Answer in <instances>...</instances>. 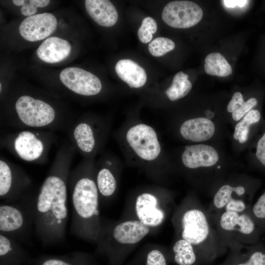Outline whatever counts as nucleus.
<instances>
[{
    "mask_svg": "<svg viewBox=\"0 0 265 265\" xmlns=\"http://www.w3.org/2000/svg\"><path fill=\"white\" fill-rule=\"evenodd\" d=\"M126 138L132 151L143 160L152 161L160 153L157 133L149 125L139 124L132 126L127 132Z\"/></svg>",
    "mask_w": 265,
    "mask_h": 265,
    "instance_id": "0eeeda50",
    "label": "nucleus"
},
{
    "mask_svg": "<svg viewBox=\"0 0 265 265\" xmlns=\"http://www.w3.org/2000/svg\"><path fill=\"white\" fill-rule=\"evenodd\" d=\"M97 186L99 192L104 196L112 195L116 188V181L111 172L107 168H102L97 176Z\"/></svg>",
    "mask_w": 265,
    "mask_h": 265,
    "instance_id": "c85d7f7f",
    "label": "nucleus"
},
{
    "mask_svg": "<svg viewBox=\"0 0 265 265\" xmlns=\"http://www.w3.org/2000/svg\"><path fill=\"white\" fill-rule=\"evenodd\" d=\"M31 260L25 250L7 235H0V265H27Z\"/></svg>",
    "mask_w": 265,
    "mask_h": 265,
    "instance_id": "a211bd4d",
    "label": "nucleus"
},
{
    "mask_svg": "<svg viewBox=\"0 0 265 265\" xmlns=\"http://www.w3.org/2000/svg\"><path fill=\"white\" fill-rule=\"evenodd\" d=\"M130 265H167L165 253L158 248H153L138 257Z\"/></svg>",
    "mask_w": 265,
    "mask_h": 265,
    "instance_id": "7c9ffc66",
    "label": "nucleus"
},
{
    "mask_svg": "<svg viewBox=\"0 0 265 265\" xmlns=\"http://www.w3.org/2000/svg\"><path fill=\"white\" fill-rule=\"evenodd\" d=\"M204 70L210 75L227 77L232 73V69L225 58L220 53H212L205 59Z\"/></svg>",
    "mask_w": 265,
    "mask_h": 265,
    "instance_id": "b1692460",
    "label": "nucleus"
},
{
    "mask_svg": "<svg viewBox=\"0 0 265 265\" xmlns=\"http://www.w3.org/2000/svg\"><path fill=\"white\" fill-rule=\"evenodd\" d=\"M187 74L182 71L178 72L174 77L171 86L165 91L171 101L178 100L185 97L192 88V83Z\"/></svg>",
    "mask_w": 265,
    "mask_h": 265,
    "instance_id": "bb28decb",
    "label": "nucleus"
},
{
    "mask_svg": "<svg viewBox=\"0 0 265 265\" xmlns=\"http://www.w3.org/2000/svg\"><path fill=\"white\" fill-rule=\"evenodd\" d=\"M115 70L119 78L131 88L142 87L147 80L144 69L133 60L124 59L119 60Z\"/></svg>",
    "mask_w": 265,
    "mask_h": 265,
    "instance_id": "aec40b11",
    "label": "nucleus"
},
{
    "mask_svg": "<svg viewBox=\"0 0 265 265\" xmlns=\"http://www.w3.org/2000/svg\"><path fill=\"white\" fill-rule=\"evenodd\" d=\"M71 45L67 40L57 37L47 38L36 50L38 56L49 63L59 62L66 58L71 51Z\"/></svg>",
    "mask_w": 265,
    "mask_h": 265,
    "instance_id": "dca6fc26",
    "label": "nucleus"
},
{
    "mask_svg": "<svg viewBox=\"0 0 265 265\" xmlns=\"http://www.w3.org/2000/svg\"><path fill=\"white\" fill-rule=\"evenodd\" d=\"M258 103L257 99L255 97H252L248 99L232 113L233 120L235 121L240 120L247 113L255 107Z\"/></svg>",
    "mask_w": 265,
    "mask_h": 265,
    "instance_id": "f704fd0d",
    "label": "nucleus"
},
{
    "mask_svg": "<svg viewBox=\"0 0 265 265\" xmlns=\"http://www.w3.org/2000/svg\"><path fill=\"white\" fill-rule=\"evenodd\" d=\"M248 0H224L223 3L224 5L228 8H234L236 6L242 7L246 5Z\"/></svg>",
    "mask_w": 265,
    "mask_h": 265,
    "instance_id": "4c0bfd02",
    "label": "nucleus"
},
{
    "mask_svg": "<svg viewBox=\"0 0 265 265\" xmlns=\"http://www.w3.org/2000/svg\"><path fill=\"white\" fill-rule=\"evenodd\" d=\"M135 210L138 220L150 228L160 225L165 218V212L159 207L158 198L150 193L144 192L137 197Z\"/></svg>",
    "mask_w": 265,
    "mask_h": 265,
    "instance_id": "9b49d317",
    "label": "nucleus"
},
{
    "mask_svg": "<svg viewBox=\"0 0 265 265\" xmlns=\"http://www.w3.org/2000/svg\"><path fill=\"white\" fill-rule=\"evenodd\" d=\"M172 221L178 237L191 244L199 255L212 257L227 249L207 209L196 198L185 200L175 212Z\"/></svg>",
    "mask_w": 265,
    "mask_h": 265,
    "instance_id": "f03ea898",
    "label": "nucleus"
},
{
    "mask_svg": "<svg viewBox=\"0 0 265 265\" xmlns=\"http://www.w3.org/2000/svg\"><path fill=\"white\" fill-rule=\"evenodd\" d=\"M157 30V24L156 21L150 17L143 19L141 26L138 31V37L143 43H147L153 38V34Z\"/></svg>",
    "mask_w": 265,
    "mask_h": 265,
    "instance_id": "72a5a7b5",
    "label": "nucleus"
},
{
    "mask_svg": "<svg viewBox=\"0 0 265 265\" xmlns=\"http://www.w3.org/2000/svg\"><path fill=\"white\" fill-rule=\"evenodd\" d=\"M255 157L262 167L265 169V132L257 142Z\"/></svg>",
    "mask_w": 265,
    "mask_h": 265,
    "instance_id": "c9c22d12",
    "label": "nucleus"
},
{
    "mask_svg": "<svg viewBox=\"0 0 265 265\" xmlns=\"http://www.w3.org/2000/svg\"><path fill=\"white\" fill-rule=\"evenodd\" d=\"M59 78L66 87L80 95H95L102 89L101 81L97 76L78 67L64 69L60 73Z\"/></svg>",
    "mask_w": 265,
    "mask_h": 265,
    "instance_id": "1a4fd4ad",
    "label": "nucleus"
},
{
    "mask_svg": "<svg viewBox=\"0 0 265 265\" xmlns=\"http://www.w3.org/2000/svg\"><path fill=\"white\" fill-rule=\"evenodd\" d=\"M172 252L173 259L178 265H193L199 255L191 244L180 238L174 242Z\"/></svg>",
    "mask_w": 265,
    "mask_h": 265,
    "instance_id": "4be33fe9",
    "label": "nucleus"
},
{
    "mask_svg": "<svg viewBox=\"0 0 265 265\" xmlns=\"http://www.w3.org/2000/svg\"><path fill=\"white\" fill-rule=\"evenodd\" d=\"M1 89H2L1 84L0 83V92L1 91Z\"/></svg>",
    "mask_w": 265,
    "mask_h": 265,
    "instance_id": "ea45409f",
    "label": "nucleus"
},
{
    "mask_svg": "<svg viewBox=\"0 0 265 265\" xmlns=\"http://www.w3.org/2000/svg\"><path fill=\"white\" fill-rule=\"evenodd\" d=\"M99 191L91 178L82 176L74 184L71 195V232L82 239L98 241L100 233Z\"/></svg>",
    "mask_w": 265,
    "mask_h": 265,
    "instance_id": "7ed1b4c3",
    "label": "nucleus"
},
{
    "mask_svg": "<svg viewBox=\"0 0 265 265\" xmlns=\"http://www.w3.org/2000/svg\"><path fill=\"white\" fill-rule=\"evenodd\" d=\"M26 217L17 206L1 204L0 206V231L4 235L18 233L25 227Z\"/></svg>",
    "mask_w": 265,
    "mask_h": 265,
    "instance_id": "6ab92c4d",
    "label": "nucleus"
},
{
    "mask_svg": "<svg viewBox=\"0 0 265 265\" xmlns=\"http://www.w3.org/2000/svg\"><path fill=\"white\" fill-rule=\"evenodd\" d=\"M244 102L242 94L239 92H235L227 106V110L229 112L232 113Z\"/></svg>",
    "mask_w": 265,
    "mask_h": 265,
    "instance_id": "e433bc0d",
    "label": "nucleus"
},
{
    "mask_svg": "<svg viewBox=\"0 0 265 265\" xmlns=\"http://www.w3.org/2000/svg\"><path fill=\"white\" fill-rule=\"evenodd\" d=\"M16 178L9 165L0 160V196L1 198H8L13 193L16 186Z\"/></svg>",
    "mask_w": 265,
    "mask_h": 265,
    "instance_id": "cd10ccee",
    "label": "nucleus"
},
{
    "mask_svg": "<svg viewBox=\"0 0 265 265\" xmlns=\"http://www.w3.org/2000/svg\"><path fill=\"white\" fill-rule=\"evenodd\" d=\"M15 109L19 121L29 127H46L52 124L56 117L55 110L50 104L27 95L18 99Z\"/></svg>",
    "mask_w": 265,
    "mask_h": 265,
    "instance_id": "423d86ee",
    "label": "nucleus"
},
{
    "mask_svg": "<svg viewBox=\"0 0 265 265\" xmlns=\"http://www.w3.org/2000/svg\"><path fill=\"white\" fill-rule=\"evenodd\" d=\"M249 212L262 236L265 235V191L252 205Z\"/></svg>",
    "mask_w": 265,
    "mask_h": 265,
    "instance_id": "c756f323",
    "label": "nucleus"
},
{
    "mask_svg": "<svg viewBox=\"0 0 265 265\" xmlns=\"http://www.w3.org/2000/svg\"><path fill=\"white\" fill-rule=\"evenodd\" d=\"M14 150L23 160L32 161L38 159L44 150L42 140L30 131L19 133L14 141Z\"/></svg>",
    "mask_w": 265,
    "mask_h": 265,
    "instance_id": "2eb2a0df",
    "label": "nucleus"
},
{
    "mask_svg": "<svg viewBox=\"0 0 265 265\" xmlns=\"http://www.w3.org/2000/svg\"><path fill=\"white\" fill-rule=\"evenodd\" d=\"M84 3L88 14L98 25L110 27L116 23L118 13L110 0H86Z\"/></svg>",
    "mask_w": 265,
    "mask_h": 265,
    "instance_id": "f3484780",
    "label": "nucleus"
},
{
    "mask_svg": "<svg viewBox=\"0 0 265 265\" xmlns=\"http://www.w3.org/2000/svg\"><path fill=\"white\" fill-rule=\"evenodd\" d=\"M218 160L217 151L211 146L203 144L186 147L182 155L184 165L190 169L212 167Z\"/></svg>",
    "mask_w": 265,
    "mask_h": 265,
    "instance_id": "f8f14e48",
    "label": "nucleus"
},
{
    "mask_svg": "<svg viewBox=\"0 0 265 265\" xmlns=\"http://www.w3.org/2000/svg\"><path fill=\"white\" fill-rule=\"evenodd\" d=\"M175 47L174 42L165 37H158L148 45V50L153 56L159 57L173 50Z\"/></svg>",
    "mask_w": 265,
    "mask_h": 265,
    "instance_id": "2f4dec72",
    "label": "nucleus"
},
{
    "mask_svg": "<svg viewBox=\"0 0 265 265\" xmlns=\"http://www.w3.org/2000/svg\"><path fill=\"white\" fill-rule=\"evenodd\" d=\"M57 20L52 13H43L26 17L21 23L19 31L21 36L30 42L45 39L55 30Z\"/></svg>",
    "mask_w": 265,
    "mask_h": 265,
    "instance_id": "9d476101",
    "label": "nucleus"
},
{
    "mask_svg": "<svg viewBox=\"0 0 265 265\" xmlns=\"http://www.w3.org/2000/svg\"><path fill=\"white\" fill-rule=\"evenodd\" d=\"M13 2L17 6H22L21 13L27 17H30L37 12L38 7L47 6L50 2L49 0H13Z\"/></svg>",
    "mask_w": 265,
    "mask_h": 265,
    "instance_id": "473e14b6",
    "label": "nucleus"
},
{
    "mask_svg": "<svg viewBox=\"0 0 265 265\" xmlns=\"http://www.w3.org/2000/svg\"><path fill=\"white\" fill-rule=\"evenodd\" d=\"M259 185V181L249 186L232 185L228 183L222 185L214 193L207 209L211 218L223 211L242 212L249 211Z\"/></svg>",
    "mask_w": 265,
    "mask_h": 265,
    "instance_id": "39448f33",
    "label": "nucleus"
},
{
    "mask_svg": "<svg viewBox=\"0 0 265 265\" xmlns=\"http://www.w3.org/2000/svg\"><path fill=\"white\" fill-rule=\"evenodd\" d=\"M34 265H97L92 255L74 252L61 256H41L34 261Z\"/></svg>",
    "mask_w": 265,
    "mask_h": 265,
    "instance_id": "412c9836",
    "label": "nucleus"
},
{
    "mask_svg": "<svg viewBox=\"0 0 265 265\" xmlns=\"http://www.w3.org/2000/svg\"><path fill=\"white\" fill-rule=\"evenodd\" d=\"M262 241H263V242L265 243V236L263 238H262Z\"/></svg>",
    "mask_w": 265,
    "mask_h": 265,
    "instance_id": "58836bf2",
    "label": "nucleus"
},
{
    "mask_svg": "<svg viewBox=\"0 0 265 265\" xmlns=\"http://www.w3.org/2000/svg\"><path fill=\"white\" fill-rule=\"evenodd\" d=\"M203 14L201 8L194 2L175 0L165 6L162 12V19L170 26L186 28L198 23Z\"/></svg>",
    "mask_w": 265,
    "mask_h": 265,
    "instance_id": "6e6552de",
    "label": "nucleus"
},
{
    "mask_svg": "<svg viewBox=\"0 0 265 265\" xmlns=\"http://www.w3.org/2000/svg\"><path fill=\"white\" fill-rule=\"evenodd\" d=\"M212 220L226 248L231 249L262 241V235L249 211L242 212L223 211Z\"/></svg>",
    "mask_w": 265,
    "mask_h": 265,
    "instance_id": "20e7f679",
    "label": "nucleus"
},
{
    "mask_svg": "<svg viewBox=\"0 0 265 265\" xmlns=\"http://www.w3.org/2000/svg\"><path fill=\"white\" fill-rule=\"evenodd\" d=\"M215 128L213 123L204 117H196L184 122L180 132L185 139L200 142L210 139L214 134Z\"/></svg>",
    "mask_w": 265,
    "mask_h": 265,
    "instance_id": "4468645a",
    "label": "nucleus"
},
{
    "mask_svg": "<svg viewBox=\"0 0 265 265\" xmlns=\"http://www.w3.org/2000/svg\"><path fill=\"white\" fill-rule=\"evenodd\" d=\"M150 230L149 227L139 220H127L113 228L110 238L119 245L131 246L143 239Z\"/></svg>",
    "mask_w": 265,
    "mask_h": 265,
    "instance_id": "ddd939ff",
    "label": "nucleus"
},
{
    "mask_svg": "<svg viewBox=\"0 0 265 265\" xmlns=\"http://www.w3.org/2000/svg\"><path fill=\"white\" fill-rule=\"evenodd\" d=\"M261 117V112L258 109L250 110L236 125L233 135L234 139L240 143H245L248 139L251 126L259 124Z\"/></svg>",
    "mask_w": 265,
    "mask_h": 265,
    "instance_id": "393cba45",
    "label": "nucleus"
},
{
    "mask_svg": "<svg viewBox=\"0 0 265 265\" xmlns=\"http://www.w3.org/2000/svg\"><path fill=\"white\" fill-rule=\"evenodd\" d=\"M265 243L263 241L251 245L245 246L246 253L242 256L237 248H232L231 251L240 261L235 263L234 265H265Z\"/></svg>",
    "mask_w": 265,
    "mask_h": 265,
    "instance_id": "5701e85b",
    "label": "nucleus"
},
{
    "mask_svg": "<svg viewBox=\"0 0 265 265\" xmlns=\"http://www.w3.org/2000/svg\"><path fill=\"white\" fill-rule=\"evenodd\" d=\"M67 189L65 179L53 174L44 180L36 200L34 214L36 231L45 243L64 238L68 219Z\"/></svg>",
    "mask_w": 265,
    "mask_h": 265,
    "instance_id": "f257e3e1",
    "label": "nucleus"
},
{
    "mask_svg": "<svg viewBox=\"0 0 265 265\" xmlns=\"http://www.w3.org/2000/svg\"><path fill=\"white\" fill-rule=\"evenodd\" d=\"M75 141L79 149L83 152H91L95 146V139L91 127L82 122L76 126L73 131Z\"/></svg>",
    "mask_w": 265,
    "mask_h": 265,
    "instance_id": "a878e982",
    "label": "nucleus"
}]
</instances>
